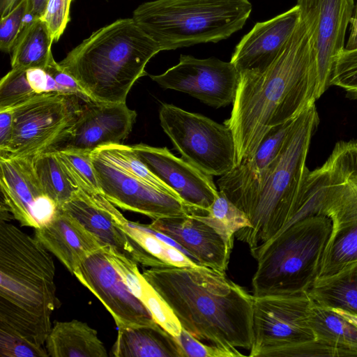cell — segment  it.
I'll return each instance as SVG.
<instances>
[{
  "label": "cell",
  "mask_w": 357,
  "mask_h": 357,
  "mask_svg": "<svg viewBox=\"0 0 357 357\" xmlns=\"http://www.w3.org/2000/svg\"><path fill=\"white\" fill-rule=\"evenodd\" d=\"M294 119L272 128L250 158L242 161L218 180L220 191L240 210L242 211L261 187L268 170L281 151Z\"/></svg>",
  "instance_id": "44dd1931"
},
{
  "label": "cell",
  "mask_w": 357,
  "mask_h": 357,
  "mask_svg": "<svg viewBox=\"0 0 357 357\" xmlns=\"http://www.w3.org/2000/svg\"><path fill=\"white\" fill-rule=\"evenodd\" d=\"M93 151L130 176L182 199L174 190L161 180L140 160L131 146L122 144H110Z\"/></svg>",
  "instance_id": "1f68e13d"
},
{
  "label": "cell",
  "mask_w": 357,
  "mask_h": 357,
  "mask_svg": "<svg viewBox=\"0 0 357 357\" xmlns=\"http://www.w3.org/2000/svg\"><path fill=\"white\" fill-rule=\"evenodd\" d=\"M114 357H185L175 337L157 322L118 328Z\"/></svg>",
  "instance_id": "cb8c5ba5"
},
{
  "label": "cell",
  "mask_w": 357,
  "mask_h": 357,
  "mask_svg": "<svg viewBox=\"0 0 357 357\" xmlns=\"http://www.w3.org/2000/svg\"><path fill=\"white\" fill-rule=\"evenodd\" d=\"M185 357H239L244 356L238 349H227L204 343L182 328L176 337Z\"/></svg>",
  "instance_id": "74e56055"
},
{
  "label": "cell",
  "mask_w": 357,
  "mask_h": 357,
  "mask_svg": "<svg viewBox=\"0 0 357 357\" xmlns=\"http://www.w3.org/2000/svg\"><path fill=\"white\" fill-rule=\"evenodd\" d=\"M333 231L330 218L306 216L290 225L252 254L255 297L307 291L318 278Z\"/></svg>",
  "instance_id": "8992f818"
},
{
  "label": "cell",
  "mask_w": 357,
  "mask_h": 357,
  "mask_svg": "<svg viewBox=\"0 0 357 357\" xmlns=\"http://www.w3.org/2000/svg\"><path fill=\"white\" fill-rule=\"evenodd\" d=\"M354 10H357V3H356V5L354 7Z\"/></svg>",
  "instance_id": "bcb514c9"
},
{
  "label": "cell",
  "mask_w": 357,
  "mask_h": 357,
  "mask_svg": "<svg viewBox=\"0 0 357 357\" xmlns=\"http://www.w3.org/2000/svg\"><path fill=\"white\" fill-rule=\"evenodd\" d=\"M137 113L126 103L84 102L83 110L68 137L56 150L93 151L121 144L135 122Z\"/></svg>",
  "instance_id": "ac0fdd59"
},
{
  "label": "cell",
  "mask_w": 357,
  "mask_h": 357,
  "mask_svg": "<svg viewBox=\"0 0 357 357\" xmlns=\"http://www.w3.org/2000/svg\"><path fill=\"white\" fill-rule=\"evenodd\" d=\"M73 94L48 93L13 109V132L3 158L36 156L55 151L68 137L84 103Z\"/></svg>",
  "instance_id": "30bf717a"
},
{
  "label": "cell",
  "mask_w": 357,
  "mask_h": 357,
  "mask_svg": "<svg viewBox=\"0 0 357 357\" xmlns=\"http://www.w3.org/2000/svg\"><path fill=\"white\" fill-rule=\"evenodd\" d=\"M55 266L34 237L0 221V331L40 347L58 302Z\"/></svg>",
  "instance_id": "3957f363"
},
{
  "label": "cell",
  "mask_w": 357,
  "mask_h": 357,
  "mask_svg": "<svg viewBox=\"0 0 357 357\" xmlns=\"http://www.w3.org/2000/svg\"><path fill=\"white\" fill-rule=\"evenodd\" d=\"M147 226L172 238L197 264L226 273L233 248L193 215L155 220Z\"/></svg>",
  "instance_id": "d6986e66"
},
{
  "label": "cell",
  "mask_w": 357,
  "mask_h": 357,
  "mask_svg": "<svg viewBox=\"0 0 357 357\" xmlns=\"http://www.w3.org/2000/svg\"><path fill=\"white\" fill-rule=\"evenodd\" d=\"M319 123L314 102L295 119L257 192L243 208L251 227L236 234L251 255L281 231L298 211L309 171L307 155Z\"/></svg>",
  "instance_id": "5b68a950"
},
{
  "label": "cell",
  "mask_w": 357,
  "mask_h": 357,
  "mask_svg": "<svg viewBox=\"0 0 357 357\" xmlns=\"http://www.w3.org/2000/svg\"><path fill=\"white\" fill-rule=\"evenodd\" d=\"M192 215L211 227L231 248L236 234L251 227L246 214L220 190L218 196L206 214Z\"/></svg>",
  "instance_id": "4dcf8cb0"
},
{
  "label": "cell",
  "mask_w": 357,
  "mask_h": 357,
  "mask_svg": "<svg viewBox=\"0 0 357 357\" xmlns=\"http://www.w3.org/2000/svg\"><path fill=\"white\" fill-rule=\"evenodd\" d=\"M346 91L347 98L357 100V47L344 49L337 56L331 79V86Z\"/></svg>",
  "instance_id": "d590c367"
},
{
  "label": "cell",
  "mask_w": 357,
  "mask_h": 357,
  "mask_svg": "<svg viewBox=\"0 0 357 357\" xmlns=\"http://www.w3.org/2000/svg\"><path fill=\"white\" fill-rule=\"evenodd\" d=\"M160 126L182 158L211 176H223L237 165L231 130L200 114L163 103Z\"/></svg>",
  "instance_id": "9c48e42d"
},
{
  "label": "cell",
  "mask_w": 357,
  "mask_h": 357,
  "mask_svg": "<svg viewBox=\"0 0 357 357\" xmlns=\"http://www.w3.org/2000/svg\"><path fill=\"white\" fill-rule=\"evenodd\" d=\"M72 0H48L40 19L44 22L54 42H57L69 22Z\"/></svg>",
  "instance_id": "f35d334b"
},
{
  "label": "cell",
  "mask_w": 357,
  "mask_h": 357,
  "mask_svg": "<svg viewBox=\"0 0 357 357\" xmlns=\"http://www.w3.org/2000/svg\"><path fill=\"white\" fill-rule=\"evenodd\" d=\"M307 291L320 306L357 314V261L335 273L318 278Z\"/></svg>",
  "instance_id": "484cf974"
},
{
  "label": "cell",
  "mask_w": 357,
  "mask_h": 357,
  "mask_svg": "<svg viewBox=\"0 0 357 357\" xmlns=\"http://www.w3.org/2000/svg\"><path fill=\"white\" fill-rule=\"evenodd\" d=\"M1 209L22 226L36 229L59 208L44 191L34 166V156L0 158Z\"/></svg>",
  "instance_id": "5bb4252c"
},
{
  "label": "cell",
  "mask_w": 357,
  "mask_h": 357,
  "mask_svg": "<svg viewBox=\"0 0 357 357\" xmlns=\"http://www.w3.org/2000/svg\"><path fill=\"white\" fill-rule=\"evenodd\" d=\"M332 223L318 278L335 273L357 261V194L346 193L342 197Z\"/></svg>",
  "instance_id": "603a6c76"
},
{
  "label": "cell",
  "mask_w": 357,
  "mask_h": 357,
  "mask_svg": "<svg viewBox=\"0 0 357 357\" xmlns=\"http://www.w3.org/2000/svg\"><path fill=\"white\" fill-rule=\"evenodd\" d=\"M21 0H0L1 17L7 15Z\"/></svg>",
  "instance_id": "ee69618b"
},
{
  "label": "cell",
  "mask_w": 357,
  "mask_h": 357,
  "mask_svg": "<svg viewBox=\"0 0 357 357\" xmlns=\"http://www.w3.org/2000/svg\"><path fill=\"white\" fill-rule=\"evenodd\" d=\"M142 275L192 336L213 346L250 350L253 296L226 273L200 265L165 266L145 269Z\"/></svg>",
  "instance_id": "7a4b0ae2"
},
{
  "label": "cell",
  "mask_w": 357,
  "mask_h": 357,
  "mask_svg": "<svg viewBox=\"0 0 357 357\" xmlns=\"http://www.w3.org/2000/svg\"><path fill=\"white\" fill-rule=\"evenodd\" d=\"M61 165L71 183L89 193H102L91 160V152L55 150Z\"/></svg>",
  "instance_id": "d6a6232c"
},
{
  "label": "cell",
  "mask_w": 357,
  "mask_h": 357,
  "mask_svg": "<svg viewBox=\"0 0 357 357\" xmlns=\"http://www.w3.org/2000/svg\"><path fill=\"white\" fill-rule=\"evenodd\" d=\"M300 15L311 24L317 54V100L331 86L334 64L345 47L354 0H297Z\"/></svg>",
  "instance_id": "2e32d148"
},
{
  "label": "cell",
  "mask_w": 357,
  "mask_h": 357,
  "mask_svg": "<svg viewBox=\"0 0 357 357\" xmlns=\"http://www.w3.org/2000/svg\"><path fill=\"white\" fill-rule=\"evenodd\" d=\"M161 50L132 18L100 28L61 61L93 102L125 103L145 67Z\"/></svg>",
  "instance_id": "277c9868"
},
{
  "label": "cell",
  "mask_w": 357,
  "mask_h": 357,
  "mask_svg": "<svg viewBox=\"0 0 357 357\" xmlns=\"http://www.w3.org/2000/svg\"><path fill=\"white\" fill-rule=\"evenodd\" d=\"M40 96L33 88L26 69L11 68L0 81V110L14 108Z\"/></svg>",
  "instance_id": "836d02e7"
},
{
  "label": "cell",
  "mask_w": 357,
  "mask_h": 357,
  "mask_svg": "<svg viewBox=\"0 0 357 357\" xmlns=\"http://www.w3.org/2000/svg\"><path fill=\"white\" fill-rule=\"evenodd\" d=\"M139 280L140 290L137 298L149 310L155 322L174 337H178L182 327L170 306L144 278L142 273L139 275Z\"/></svg>",
  "instance_id": "e575fe53"
},
{
  "label": "cell",
  "mask_w": 357,
  "mask_h": 357,
  "mask_svg": "<svg viewBox=\"0 0 357 357\" xmlns=\"http://www.w3.org/2000/svg\"><path fill=\"white\" fill-rule=\"evenodd\" d=\"M91 155L101 192L115 206L152 220L192 214L182 199L130 176L96 151Z\"/></svg>",
  "instance_id": "8fae6325"
},
{
  "label": "cell",
  "mask_w": 357,
  "mask_h": 357,
  "mask_svg": "<svg viewBox=\"0 0 357 357\" xmlns=\"http://www.w3.org/2000/svg\"><path fill=\"white\" fill-rule=\"evenodd\" d=\"M48 0H29V11L37 18L43 15Z\"/></svg>",
  "instance_id": "7bdbcfd3"
},
{
  "label": "cell",
  "mask_w": 357,
  "mask_h": 357,
  "mask_svg": "<svg viewBox=\"0 0 357 357\" xmlns=\"http://www.w3.org/2000/svg\"><path fill=\"white\" fill-rule=\"evenodd\" d=\"M239 74L233 108L223 123L233 132L237 165L254 155L272 128L294 119L315 102L318 74L310 22L300 15L291 36L266 70Z\"/></svg>",
  "instance_id": "6da1fadb"
},
{
  "label": "cell",
  "mask_w": 357,
  "mask_h": 357,
  "mask_svg": "<svg viewBox=\"0 0 357 357\" xmlns=\"http://www.w3.org/2000/svg\"><path fill=\"white\" fill-rule=\"evenodd\" d=\"M309 324L316 340L337 349L341 357L357 356V326L312 300Z\"/></svg>",
  "instance_id": "4316f807"
},
{
  "label": "cell",
  "mask_w": 357,
  "mask_h": 357,
  "mask_svg": "<svg viewBox=\"0 0 357 357\" xmlns=\"http://www.w3.org/2000/svg\"><path fill=\"white\" fill-rule=\"evenodd\" d=\"M53 43L44 22L37 19L20 34L11 52V68H45L54 58Z\"/></svg>",
  "instance_id": "83f0119b"
},
{
  "label": "cell",
  "mask_w": 357,
  "mask_h": 357,
  "mask_svg": "<svg viewBox=\"0 0 357 357\" xmlns=\"http://www.w3.org/2000/svg\"><path fill=\"white\" fill-rule=\"evenodd\" d=\"M35 238L72 274L85 258L102 248L84 225L61 209L35 229Z\"/></svg>",
  "instance_id": "7402d4cb"
},
{
  "label": "cell",
  "mask_w": 357,
  "mask_h": 357,
  "mask_svg": "<svg viewBox=\"0 0 357 357\" xmlns=\"http://www.w3.org/2000/svg\"><path fill=\"white\" fill-rule=\"evenodd\" d=\"M45 69L60 86L63 93L76 95L84 102L91 101L77 81L70 75L64 71L60 64L55 61L54 58Z\"/></svg>",
  "instance_id": "60d3db41"
},
{
  "label": "cell",
  "mask_w": 357,
  "mask_h": 357,
  "mask_svg": "<svg viewBox=\"0 0 357 357\" xmlns=\"http://www.w3.org/2000/svg\"><path fill=\"white\" fill-rule=\"evenodd\" d=\"M1 357H47L43 346L35 345L17 335L0 331Z\"/></svg>",
  "instance_id": "ab89813d"
},
{
  "label": "cell",
  "mask_w": 357,
  "mask_h": 357,
  "mask_svg": "<svg viewBox=\"0 0 357 357\" xmlns=\"http://www.w3.org/2000/svg\"><path fill=\"white\" fill-rule=\"evenodd\" d=\"M73 275L103 304L118 328L155 321L106 257L102 248L85 258Z\"/></svg>",
  "instance_id": "9a60e30c"
},
{
  "label": "cell",
  "mask_w": 357,
  "mask_h": 357,
  "mask_svg": "<svg viewBox=\"0 0 357 357\" xmlns=\"http://www.w3.org/2000/svg\"><path fill=\"white\" fill-rule=\"evenodd\" d=\"M251 10L248 0H154L139 5L132 19L162 51L227 39Z\"/></svg>",
  "instance_id": "52a82bcc"
},
{
  "label": "cell",
  "mask_w": 357,
  "mask_h": 357,
  "mask_svg": "<svg viewBox=\"0 0 357 357\" xmlns=\"http://www.w3.org/2000/svg\"><path fill=\"white\" fill-rule=\"evenodd\" d=\"M29 0L20 3L0 21V49L10 53L24 29V20L29 10Z\"/></svg>",
  "instance_id": "8d00e7d4"
},
{
  "label": "cell",
  "mask_w": 357,
  "mask_h": 357,
  "mask_svg": "<svg viewBox=\"0 0 357 357\" xmlns=\"http://www.w3.org/2000/svg\"><path fill=\"white\" fill-rule=\"evenodd\" d=\"M331 310H333V311H335V312H337V314L341 315L342 317H344L346 320H347L350 323H352L357 326V314H352L351 312L344 311L341 309H337V308L331 309Z\"/></svg>",
  "instance_id": "f6af8a7d"
},
{
  "label": "cell",
  "mask_w": 357,
  "mask_h": 357,
  "mask_svg": "<svg viewBox=\"0 0 357 357\" xmlns=\"http://www.w3.org/2000/svg\"><path fill=\"white\" fill-rule=\"evenodd\" d=\"M13 132V109L0 110V158L8 152Z\"/></svg>",
  "instance_id": "b9f144b4"
},
{
  "label": "cell",
  "mask_w": 357,
  "mask_h": 357,
  "mask_svg": "<svg viewBox=\"0 0 357 357\" xmlns=\"http://www.w3.org/2000/svg\"><path fill=\"white\" fill-rule=\"evenodd\" d=\"M140 160L174 190L192 214H206L219 195L213 176L206 174L167 147L145 144L131 145Z\"/></svg>",
  "instance_id": "e0dca14e"
},
{
  "label": "cell",
  "mask_w": 357,
  "mask_h": 357,
  "mask_svg": "<svg viewBox=\"0 0 357 357\" xmlns=\"http://www.w3.org/2000/svg\"><path fill=\"white\" fill-rule=\"evenodd\" d=\"M300 20L297 5L273 18L257 22L236 46L231 59L238 73L262 72L276 59Z\"/></svg>",
  "instance_id": "ffe728a7"
},
{
  "label": "cell",
  "mask_w": 357,
  "mask_h": 357,
  "mask_svg": "<svg viewBox=\"0 0 357 357\" xmlns=\"http://www.w3.org/2000/svg\"><path fill=\"white\" fill-rule=\"evenodd\" d=\"M78 220L100 243L137 264L157 267L165 265L148 252L126 227L128 221L102 193L79 189L61 208Z\"/></svg>",
  "instance_id": "4fadbf2b"
},
{
  "label": "cell",
  "mask_w": 357,
  "mask_h": 357,
  "mask_svg": "<svg viewBox=\"0 0 357 357\" xmlns=\"http://www.w3.org/2000/svg\"><path fill=\"white\" fill-rule=\"evenodd\" d=\"M253 342L249 356L319 357L322 345L309 324L307 291L253 296Z\"/></svg>",
  "instance_id": "ba28073f"
},
{
  "label": "cell",
  "mask_w": 357,
  "mask_h": 357,
  "mask_svg": "<svg viewBox=\"0 0 357 357\" xmlns=\"http://www.w3.org/2000/svg\"><path fill=\"white\" fill-rule=\"evenodd\" d=\"M51 357H107L97 331L86 323L73 319L55 321L45 341Z\"/></svg>",
  "instance_id": "d4e9b609"
},
{
  "label": "cell",
  "mask_w": 357,
  "mask_h": 357,
  "mask_svg": "<svg viewBox=\"0 0 357 357\" xmlns=\"http://www.w3.org/2000/svg\"><path fill=\"white\" fill-rule=\"evenodd\" d=\"M34 166L44 191L59 209L79 190L63 171L56 151L34 156Z\"/></svg>",
  "instance_id": "f1b7e54d"
},
{
  "label": "cell",
  "mask_w": 357,
  "mask_h": 357,
  "mask_svg": "<svg viewBox=\"0 0 357 357\" xmlns=\"http://www.w3.org/2000/svg\"><path fill=\"white\" fill-rule=\"evenodd\" d=\"M239 77L231 61L214 57L200 59L184 54L180 56L176 66L162 74L150 75L162 88L188 93L216 109L234 102Z\"/></svg>",
  "instance_id": "7c38bea8"
},
{
  "label": "cell",
  "mask_w": 357,
  "mask_h": 357,
  "mask_svg": "<svg viewBox=\"0 0 357 357\" xmlns=\"http://www.w3.org/2000/svg\"><path fill=\"white\" fill-rule=\"evenodd\" d=\"M126 229L148 252L165 266L199 265L184 254V250L172 238L151 229L147 225L128 221Z\"/></svg>",
  "instance_id": "f546056e"
}]
</instances>
